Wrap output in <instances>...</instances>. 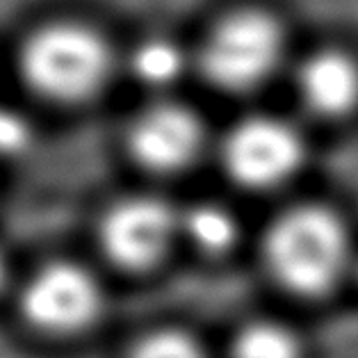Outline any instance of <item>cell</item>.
<instances>
[{"label":"cell","mask_w":358,"mask_h":358,"mask_svg":"<svg viewBox=\"0 0 358 358\" xmlns=\"http://www.w3.org/2000/svg\"><path fill=\"white\" fill-rule=\"evenodd\" d=\"M285 55V37L265 12H238L224 19L201 46L199 69L217 90L244 94L276 73Z\"/></svg>","instance_id":"3957f363"},{"label":"cell","mask_w":358,"mask_h":358,"mask_svg":"<svg viewBox=\"0 0 358 358\" xmlns=\"http://www.w3.org/2000/svg\"><path fill=\"white\" fill-rule=\"evenodd\" d=\"M180 217L160 196H128L108 210L101 224L106 256L126 269H146L169 251Z\"/></svg>","instance_id":"8992f818"},{"label":"cell","mask_w":358,"mask_h":358,"mask_svg":"<svg viewBox=\"0 0 358 358\" xmlns=\"http://www.w3.org/2000/svg\"><path fill=\"white\" fill-rule=\"evenodd\" d=\"M130 358H206L194 338L180 331H158L139 340Z\"/></svg>","instance_id":"7c38bea8"},{"label":"cell","mask_w":358,"mask_h":358,"mask_svg":"<svg viewBox=\"0 0 358 358\" xmlns=\"http://www.w3.org/2000/svg\"><path fill=\"white\" fill-rule=\"evenodd\" d=\"M19 69L41 99L83 103L106 90L115 71V53L99 30L76 21H57L25 39Z\"/></svg>","instance_id":"6da1fadb"},{"label":"cell","mask_w":358,"mask_h":358,"mask_svg":"<svg viewBox=\"0 0 358 358\" xmlns=\"http://www.w3.org/2000/svg\"><path fill=\"white\" fill-rule=\"evenodd\" d=\"M106 308V292L92 269L73 260L39 267L21 290V313L34 329L73 336L90 329Z\"/></svg>","instance_id":"277c9868"},{"label":"cell","mask_w":358,"mask_h":358,"mask_svg":"<svg viewBox=\"0 0 358 358\" xmlns=\"http://www.w3.org/2000/svg\"><path fill=\"white\" fill-rule=\"evenodd\" d=\"M301 101L322 117H340L358 103V66L338 50L308 55L296 71Z\"/></svg>","instance_id":"ba28073f"},{"label":"cell","mask_w":358,"mask_h":358,"mask_svg":"<svg viewBox=\"0 0 358 358\" xmlns=\"http://www.w3.org/2000/svg\"><path fill=\"white\" fill-rule=\"evenodd\" d=\"M180 226L187 231L189 240L208 253H222L238 240V222L233 215L215 203H199L180 217Z\"/></svg>","instance_id":"9c48e42d"},{"label":"cell","mask_w":358,"mask_h":358,"mask_svg":"<svg viewBox=\"0 0 358 358\" xmlns=\"http://www.w3.org/2000/svg\"><path fill=\"white\" fill-rule=\"evenodd\" d=\"M303 160L299 133L274 117H249L224 142V167L247 187H272L290 178Z\"/></svg>","instance_id":"5b68a950"},{"label":"cell","mask_w":358,"mask_h":358,"mask_svg":"<svg viewBox=\"0 0 358 358\" xmlns=\"http://www.w3.org/2000/svg\"><path fill=\"white\" fill-rule=\"evenodd\" d=\"M187 66L185 53L173 41L151 39L142 43L133 55V71L151 87H167L176 83Z\"/></svg>","instance_id":"8fae6325"},{"label":"cell","mask_w":358,"mask_h":358,"mask_svg":"<svg viewBox=\"0 0 358 358\" xmlns=\"http://www.w3.org/2000/svg\"><path fill=\"white\" fill-rule=\"evenodd\" d=\"M233 358H299V340L278 322H253L235 338Z\"/></svg>","instance_id":"30bf717a"},{"label":"cell","mask_w":358,"mask_h":358,"mask_svg":"<svg viewBox=\"0 0 358 358\" xmlns=\"http://www.w3.org/2000/svg\"><path fill=\"white\" fill-rule=\"evenodd\" d=\"M265 256L272 274L292 292L322 294L349 263L347 231L327 208H294L272 224Z\"/></svg>","instance_id":"7a4b0ae2"},{"label":"cell","mask_w":358,"mask_h":358,"mask_svg":"<svg viewBox=\"0 0 358 358\" xmlns=\"http://www.w3.org/2000/svg\"><path fill=\"white\" fill-rule=\"evenodd\" d=\"M203 144L199 117L178 103L148 106L130 126L128 146L142 167L151 171H178L196 158Z\"/></svg>","instance_id":"52a82bcc"},{"label":"cell","mask_w":358,"mask_h":358,"mask_svg":"<svg viewBox=\"0 0 358 358\" xmlns=\"http://www.w3.org/2000/svg\"><path fill=\"white\" fill-rule=\"evenodd\" d=\"M28 142V130L23 121L0 108V155H10L21 151Z\"/></svg>","instance_id":"4fadbf2b"},{"label":"cell","mask_w":358,"mask_h":358,"mask_svg":"<svg viewBox=\"0 0 358 358\" xmlns=\"http://www.w3.org/2000/svg\"><path fill=\"white\" fill-rule=\"evenodd\" d=\"M7 278H10V260H7L5 251L0 249V290L5 287Z\"/></svg>","instance_id":"5bb4252c"}]
</instances>
